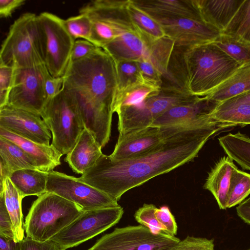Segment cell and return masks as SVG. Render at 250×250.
I'll list each match as a JSON object with an SVG mask.
<instances>
[{"label": "cell", "instance_id": "obj_1", "mask_svg": "<svg viewBox=\"0 0 250 250\" xmlns=\"http://www.w3.org/2000/svg\"><path fill=\"white\" fill-rule=\"evenodd\" d=\"M225 128L219 123L193 127L147 151L122 160L103 154L78 178L118 202L128 190L192 161L211 137Z\"/></svg>", "mask_w": 250, "mask_h": 250}, {"label": "cell", "instance_id": "obj_2", "mask_svg": "<svg viewBox=\"0 0 250 250\" xmlns=\"http://www.w3.org/2000/svg\"><path fill=\"white\" fill-rule=\"evenodd\" d=\"M63 78L62 91L77 105L85 127L103 148L111 135L117 90L114 61L97 47L84 58L70 61Z\"/></svg>", "mask_w": 250, "mask_h": 250}, {"label": "cell", "instance_id": "obj_3", "mask_svg": "<svg viewBox=\"0 0 250 250\" xmlns=\"http://www.w3.org/2000/svg\"><path fill=\"white\" fill-rule=\"evenodd\" d=\"M241 65L212 42L192 46L175 45L168 76L176 87L203 97L225 82Z\"/></svg>", "mask_w": 250, "mask_h": 250}, {"label": "cell", "instance_id": "obj_4", "mask_svg": "<svg viewBox=\"0 0 250 250\" xmlns=\"http://www.w3.org/2000/svg\"><path fill=\"white\" fill-rule=\"evenodd\" d=\"M83 212L76 204L46 192L34 201L25 217L26 237L41 242L49 240Z\"/></svg>", "mask_w": 250, "mask_h": 250}, {"label": "cell", "instance_id": "obj_5", "mask_svg": "<svg viewBox=\"0 0 250 250\" xmlns=\"http://www.w3.org/2000/svg\"><path fill=\"white\" fill-rule=\"evenodd\" d=\"M0 64L16 68L45 64L42 36L36 14H23L11 25L1 46Z\"/></svg>", "mask_w": 250, "mask_h": 250}, {"label": "cell", "instance_id": "obj_6", "mask_svg": "<svg viewBox=\"0 0 250 250\" xmlns=\"http://www.w3.org/2000/svg\"><path fill=\"white\" fill-rule=\"evenodd\" d=\"M198 97L182 89L161 87L158 92L148 97L141 103L122 107L117 111L119 135L150 126L170 108L191 102Z\"/></svg>", "mask_w": 250, "mask_h": 250}, {"label": "cell", "instance_id": "obj_7", "mask_svg": "<svg viewBox=\"0 0 250 250\" xmlns=\"http://www.w3.org/2000/svg\"><path fill=\"white\" fill-rule=\"evenodd\" d=\"M41 116L51 131V145L62 155L68 154L85 128L77 105L62 90L47 101Z\"/></svg>", "mask_w": 250, "mask_h": 250}, {"label": "cell", "instance_id": "obj_8", "mask_svg": "<svg viewBox=\"0 0 250 250\" xmlns=\"http://www.w3.org/2000/svg\"><path fill=\"white\" fill-rule=\"evenodd\" d=\"M127 3L128 0H96L80 9L79 12L86 14L92 23L89 42L102 48L125 31H137L127 11Z\"/></svg>", "mask_w": 250, "mask_h": 250}, {"label": "cell", "instance_id": "obj_9", "mask_svg": "<svg viewBox=\"0 0 250 250\" xmlns=\"http://www.w3.org/2000/svg\"><path fill=\"white\" fill-rule=\"evenodd\" d=\"M44 53V63L54 78L62 77L70 59L75 40L67 30L63 19L49 12L37 16Z\"/></svg>", "mask_w": 250, "mask_h": 250}, {"label": "cell", "instance_id": "obj_10", "mask_svg": "<svg viewBox=\"0 0 250 250\" xmlns=\"http://www.w3.org/2000/svg\"><path fill=\"white\" fill-rule=\"evenodd\" d=\"M123 213L120 206L84 211L49 240L62 250L77 247L117 224Z\"/></svg>", "mask_w": 250, "mask_h": 250}, {"label": "cell", "instance_id": "obj_11", "mask_svg": "<svg viewBox=\"0 0 250 250\" xmlns=\"http://www.w3.org/2000/svg\"><path fill=\"white\" fill-rule=\"evenodd\" d=\"M50 75L45 64L14 68L13 84L5 105L41 116L47 102L45 82Z\"/></svg>", "mask_w": 250, "mask_h": 250}, {"label": "cell", "instance_id": "obj_12", "mask_svg": "<svg viewBox=\"0 0 250 250\" xmlns=\"http://www.w3.org/2000/svg\"><path fill=\"white\" fill-rule=\"evenodd\" d=\"M180 241L168 234L154 233L140 225L116 228L87 250H168Z\"/></svg>", "mask_w": 250, "mask_h": 250}, {"label": "cell", "instance_id": "obj_13", "mask_svg": "<svg viewBox=\"0 0 250 250\" xmlns=\"http://www.w3.org/2000/svg\"><path fill=\"white\" fill-rule=\"evenodd\" d=\"M46 192L76 204L83 211L120 206L107 194L78 178L54 170L48 172Z\"/></svg>", "mask_w": 250, "mask_h": 250}, {"label": "cell", "instance_id": "obj_14", "mask_svg": "<svg viewBox=\"0 0 250 250\" xmlns=\"http://www.w3.org/2000/svg\"><path fill=\"white\" fill-rule=\"evenodd\" d=\"M193 127L195 126L186 124L150 126L119 135L114 150L109 156L115 161L134 157L154 148L176 134Z\"/></svg>", "mask_w": 250, "mask_h": 250}, {"label": "cell", "instance_id": "obj_15", "mask_svg": "<svg viewBox=\"0 0 250 250\" xmlns=\"http://www.w3.org/2000/svg\"><path fill=\"white\" fill-rule=\"evenodd\" d=\"M166 36L177 46H192L212 42L221 32L204 21L185 18H153Z\"/></svg>", "mask_w": 250, "mask_h": 250}, {"label": "cell", "instance_id": "obj_16", "mask_svg": "<svg viewBox=\"0 0 250 250\" xmlns=\"http://www.w3.org/2000/svg\"><path fill=\"white\" fill-rule=\"evenodd\" d=\"M0 127L38 144L49 146L50 131L39 115L8 105L0 107Z\"/></svg>", "mask_w": 250, "mask_h": 250}, {"label": "cell", "instance_id": "obj_17", "mask_svg": "<svg viewBox=\"0 0 250 250\" xmlns=\"http://www.w3.org/2000/svg\"><path fill=\"white\" fill-rule=\"evenodd\" d=\"M219 103L207 97H198L184 104L175 106L156 119L150 126H163L175 124L205 125L216 122L210 114Z\"/></svg>", "mask_w": 250, "mask_h": 250}, {"label": "cell", "instance_id": "obj_18", "mask_svg": "<svg viewBox=\"0 0 250 250\" xmlns=\"http://www.w3.org/2000/svg\"><path fill=\"white\" fill-rule=\"evenodd\" d=\"M131 1L136 6L153 18L178 17L204 21L195 0Z\"/></svg>", "mask_w": 250, "mask_h": 250}, {"label": "cell", "instance_id": "obj_19", "mask_svg": "<svg viewBox=\"0 0 250 250\" xmlns=\"http://www.w3.org/2000/svg\"><path fill=\"white\" fill-rule=\"evenodd\" d=\"M151 46L145 42L137 31L128 30L102 48L114 62L123 60L138 61L141 59L150 61Z\"/></svg>", "mask_w": 250, "mask_h": 250}, {"label": "cell", "instance_id": "obj_20", "mask_svg": "<svg viewBox=\"0 0 250 250\" xmlns=\"http://www.w3.org/2000/svg\"><path fill=\"white\" fill-rule=\"evenodd\" d=\"M102 148L93 134L85 127L64 161L74 172L83 175L103 154Z\"/></svg>", "mask_w": 250, "mask_h": 250}, {"label": "cell", "instance_id": "obj_21", "mask_svg": "<svg viewBox=\"0 0 250 250\" xmlns=\"http://www.w3.org/2000/svg\"><path fill=\"white\" fill-rule=\"evenodd\" d=\"M0 136L15 143L36 162L39 170L49 172L61 165L62 154L51 145L37 143L0 127Z\"/></svg>", "mask_w": 250, "mask_h": 250}, {"label": "cell", "instance_id": "obj_22", "mask_svg": "<svg viewBox=\"0 0 250 250\" xmlns=\"http://www.w3.org/2000/svg\"><path fill=\"white\" fill-rule=\"evenodd\" d=\"M203 21L224 31L244 0H195Z\"/></svg>", "mask_w": 250, "mask_h": 250}, {"label": "cell", "instance_id": "obj_23", "mask_svg": "<svg viewBox=\"0 0 250 250\" xmlns=\"http://www.w3.org/2000/svg\"><path fill=\"white\" fill-rule=\"evenodd\" d=\"M0 193L5 179L14 171L22 169H38L35 161L21 147L0 136Z\"/></svg>", "mask_w": 250, "mask_h": 250}, {"label": "cell", "instance_id": "obj_24", "mask_svg": "<svg viewBox=\"0 0 250 250\" xmlns=\"http://www.w3.org/2000/svg\"><path fill=\"white\" fill-rule=\"evenodd\" d=\"M228 156L221 158L208 173L204 185L215 198L219 208H227L228 195L231 174L237 168Z\"/></svg>", "mask_w": 250, "mask_h": 250}, {"label": "cell", "instance_id": "obj_25", "mask_svg": "<svg viewBox=\"0 0 250 250\" xmlns=\"http://www.w3.org/2000/svg\"><path fill=\"white\" fill-rule=\"evenodd\" d=\"M248 92H250V63L242 64L229 79L206 97L220 104Z\"/></svg>", "mask_w": 250, "mask_h": 250}, {"label": "cell", "instance_id": "obj_26", "mask_svg": "<svg viewBox=\"0 0 250 250\" xmlns=\"http://www.w3.org/2000/svg\"><path fill=\"white\" fill-rule=\"evenodd\" d=\"M48 176V172L39 169H22L13 172L9 178L23 199L46 192Z\"/></svg>", "mask_w": 250, "mask_h": 250}, {"label": "cell", "instance_id": "obj_27", "mask_svg": "<svg viewBox=\"0 0 250 250\" xmlns=\"http://www.w3.org/2000/svg\"><path fill=\"white\" fill-rule=\"evenodd\" d=\"M126 9L136 30L145 42L151 45L166 36L161 25L148 14L128 0Z\"/></svg>", "mask_w": 250, "mask_h": 250}, {"label": "cell", "instance_id": "obj_28", "mask_svg": "<svg viewBox=\"0 0 250 250\" xmlns=\"http://www.w3.org/2000/svg\"><path fill=\"white\" fill-rule=\"evenodd\" d=\"M225 152L242 168L250 170V138L240 132L228 133L218 139Z\"/></svg>", "mask_w": 250, "mask_h": 250}, {"label": "cell", "instance_id": "obj_29", "mask_svg": "<svg viewBox=\"0 0 250 250\" xmlns=\"http://www.w3.org/2000/svg\"><path fill=\"white\" fill-rule=\"evenodd\" d=\"M3 192L6 208L13 225L14 240L16 242L21 241L25 237L21 209L23 199L9 177L4 181Z\"/></svg>", "mask_w": 250, "mask_h": 250}, {"label": "cell", "instance_id": "obj_30", "mask_svg": "<svg viewBox=\"0 0 250 250\" xmlns=\"http://www.w3.org/2000/svg\"><path fill=\"white\" fill-rule=\"evenodd\" d=\"M212 42L240 64L250 63V42L221 33Z\"/></svg>", "mask_w": 250, "mask_h": 250}, {"label": "cell", "instance_id": "obj_31", "mask_svg": "<svg viewBox=\"0 0 250 250\" xmlns=\"http://www.w3.org/2000/svg\"><path fill=\"white\" fill-rule=\"evenodd\" d=\"M114 62L117 80V90L115 98L128 89L145 83L137 61L123 60Z\"/></svg>", "mask_w": 250, "mask_h": 250}, {"label": "cell", "instance_id": "obj_32", "mask_svg": "<svg viewBox=\"0 0 250 250\" xmlns=\"http://www.w3.org/2000/svg\"><path fill=\"white\" fill-rule=\"evenodd\" d=\"M216 122L228 125L229 127L237 125L250 124V103L240 104L228 107H219L210 114Z\"/></svg>", "mask_w": 250, "mask_h": 250}, {"label": "cell", "instance_id": "obj_33", "mask_svg": "<svg viewBox=\"0 0 250 250\" xmlns=\"http://www.w3.org/2000/svg\"><path fill=\"white\" fill-rule=\"evenodd\" d=\"M160 89L146 83H142L128 89L115 98L112 105L113 113H116L122 107L136 105Z\"/></svg>", "mask_w": 250, "mask_h": 250}, {"label": "cell", "instance_id": "obj_34", "mask_svg": "<svg viewBox=\"0 0 250 250\" xmlns=\"http://www.w3.org/2000/svg\"><path fill=\"white\" fill-rule=\"evenodd\" d=\"M250 194V174L235 168L231 176L227 208L240 204Z\"/></svg>", "mask_w": 250, "mask_h": 250}, {"label": "cell", "instance_id": "obj_35", "mask_svg": "<svg viewBox=\"0 0 250 250\" xmlns=\"http://www.w3.org/2000/svg\"><path fill=\"white\" fill-rule=\"evenodd\" d=\"M222 33L250 42V0H244L233 20Z\"/></svg>", "mask_w": 250, "mask_h": 250}, {"label": "cell", "instance_id": "obj_36", "mask_svg": "<svg viewBox=\"0 0 250 250\" xmlns=\"http://www.w3.org/2000/svg\"><path fill=\"white\" fill-rule=\"evenodd\" d=\"M69 34L76 41L83 39L89 41L92 32V23L87 15L80 13L79 15L63 20Z\"/></svg>", "mask_w": 250, "mask_h": 250}, {"label": "cell", "instance_id": "obj_37", "mask_svg": "<svg viewBox=\"0 0 250 250\" xmlns=\"http://www.w3.org/2000/svg\"><path fill=\"white\" fill-rule=\"evenodd\" d=\"M157 209L153 204H145L136 211L134 217L141 225L147 228L154 233L168 234L156 217L155 212Z\"/></svg>", "mask_w": 250, "mask_h": 250}, {"label": "cell", "instance_id": "obj_38", "mask_svg": "<svg viewBox=\"0 0 250 250\" xmlns=\"http://www.w3.org/2000/svg\"><path fill=\"white\" fill-rule=\"evenodd\" d=\"M137 62L144 83L161 88L162 76L152 63L146 59H141Z\"/></svg>", "mask_w": 250, "mask_h": 250}, {"label": "cell", "instance_id": "obj_39", "mask_svg": "<svg viewBox=\"0 0 250 250\" xmlns=\"http://www.w3.org/2000/svg\"><path fill=\"white\" fill-rule=\"evenodd\" d=\"M168 250H215L213 239L188 236Z\"/></svg>", "mask_w": 250, "mask_h": 250}, {"label": "cell", "instance_id": "obj_40", "mask_svg": "<svg viewBox=\"0 0 250 250\" xmlns=\"http://www.w3.org/2000/svg\"><path fill=\"white\" fill-rule=\"evenodd\" d=\"M14 67L0 64V107L6 104L11 89Z\"/></svg>", "mask_w": 250, "mask_h": 250}, {"label": "cell", "instance_id": "obj_41", "mask_svg": "<svg viewBox=\"0 0 250 250\" xmlns=\"http://www.w3.org/2000/svg\"><path fill=\"white\" fill-rule=\"evenodd\" d=\"M155 214L157 219L168 234L174 236L177 234V225L168 207L162 206L157 208Z\"/></svg>", "mask_w": 250, "mask_h": 250}, {"label": "cell", "instance_id": "obj_42", "mask_svg": "<svg viewBox=\"0 0 250 250\" xmlns=\"http://www.w3.org/2000/svg\"><path fill=\"white\" fill-rule=\"evenodd\" d=\"M0 235L14 238L13 225L5 205L3 192L0 193Z\"/></svg>", "mask_w": 250, "mask_h": 250}, {"label": "cell", "instance_id": "obj_43", "mask_svg": "<svg viewBox=\"0 0 250 250\" xmlns=\"http://www.w3.org/2000/svg\"><path fill=\"white\" fill-rule=\"evenodd\" d=\"M97 47L90 42L83 40H76L70 54V61H75L86 56Z\"/></svg>", "mask_w": 250, "mask_h": 250}, {"label": "cell", "instance_id": "obj_44", "mask_svg": "<svg viewBox=\"0 0 250 250\" xmlns=\"http://www.w3.org/2000/svg\"><path fill=\"white\" fill-rule=\"evenodd\" d=\"M21 243V250H62L56 243L51 240L41 242L25 237Z\"/></svg>", "mask_w": 250, "mask_h": 250}, {"label": "cell", "instance_id": "obj_45", "mask_svg": "<svg viewBox=\"0 0 250 250\" xmlns=\"http://www.w3.org/2000/svg\"><path fill=\"white\" fill-rule=\"evenodd\" d=\"M63 83V76L54 78L49 76L45 82V91L47 101L57 96L62 91Z\"/></svg>", "mask_w": 250, "mask_h": 250}, {"label": "cell", "instance_id": "obj_46", "mask_svg": "<svg viewBox=\"0 0 250 250\" xmlns=\"http://www.w3.org/2000/svg\"><path fill=\"white\" fill-rule=\"evenodd\" d=\"M25 2V0H0V17L6 18L11 16L14 11L23 5Z\"/></svg>", "mask_w": 250, "mask_h": 250}, {"label": "cell", "instance_id": "obj_47", "mask_svg": "<svg viewBox=\"0 0 250 250\" xmlns=\"http://www.w3.org/2000/svg\"><path fill=\"white\" fill-rule=\"evenodd\" d=\"M236 212L245 223L250 224V197L239 204Z\"/></svg>", "mask_w": 250, "mask_h": 250}, {"label": "cell", "instance_id": "obj_48", "mask_svg": "<svg viewBox=\"0 0 250 250\" xmlns=\"http://www.w3.org/2000/svg\"><path fill=\"white\" fill-rule=\"evenodd\" d=\"M22 243L14 239L0 235V250H21Z\"/></svg>", "mask_w": 250, "mask_h": 250}, {"label": "cell", "instance_id": "obj_49", "mask_svg": "<svg viewBox=\"0 0 250 250\" xmlns=\"http://www.w3.org/2000/svg\"><path fill=\"white\" fill-rule=\"evenodd\" d=\"M245 103H250V92L233 97L219 104L218 106L219 107H228Z\"/></svg>", "mask_w": 250, "mask_h": 250}, {"label": "cell", "instance_id": "obj_50", "mask_svg": "<svg viewBox=\"0 0 250 250\" xmlns=\"http://www.w3.org/2000/svg\"><path fill=\"white\" fill-rule=\"evenodd\" d=\"M247 250H250V248H249V249Z\"/></svg>", "mask_w": 250, "mask_h": 250}]
</instances>
